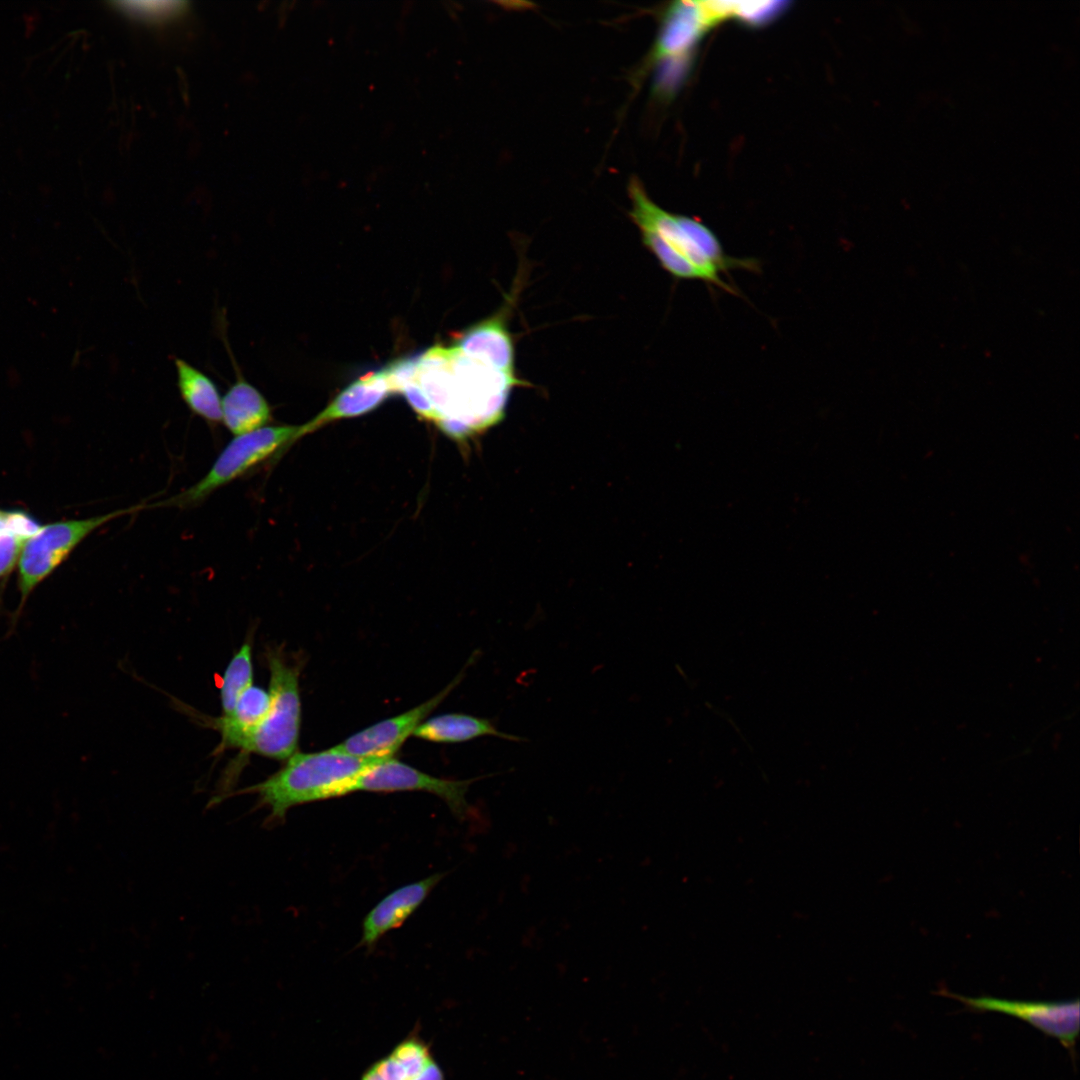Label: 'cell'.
<instances>
[{"instance_id": "cell-8", "label": "cell", "mask_w": 1080, "mask_h": 1080, "mask_svg": "<svg viewBox=\"0 0 1080 1080\" xmlns=\"http://www.w3.org/2000/svg\"><path fill=\"white\" fill-rule=\"evenodd\" d=\"M974 1011H993L1026 1021L1047 1036L1054 1037L1074 1055L1079 1033V1001L1023 1002L994 997H965L948 994Z\"/></svg>"}, {"instance_id": "cell-16", "label": "cell", "mask_w": 1080, "mask_h": 1080, "mask_svg": "<svg viewBox=\"0 0 1080 1080\" xmlns=\"http://www.w3.org/2000/svg\"><path fill=\"white\" fill-rule=\"evenodd\" d=\"M415 737L440 743H457L483 736H494L509 741H526L517 735L502 732L486 718L462 713H448L423 721L415 730Z\"/></svg>"}, {"instance_id": "cell-6", "label": "cell", "mask_w": 1080, "mask_h": 1080, "mask_svg": "<svg viewBox=\"0 0 1080 1080\" xmlns=\"http://www.w3.org/2000/svg\"><path fill=\"white\" fill-rule=\"evenodd\" d=\"M146 507L147 505H134L89 518L61 520L42 525L26 540L18 559L17 588L20 600L15 620L35 588L49 577L85 538L111 520Z\"/></svg>"}, {"instance_id": "cell-15", "label": "cell", "mask_w": 1080, "mask_h": 1080, "mask_svg": "<svg viewBox=\"0 0 1080 1080\" xmlns=\"http://www.w3.org/2000/svg\"><path fill=\"white\" fill-rule=\"evenodd\" d=\"M269 704L268 690L253 684L239 697L230 713L205 720L220 735L214 753L220 754L227 749L239 750L264 719Z\"/></svg>"}, {"instance_id": "cell-19", "label": "cell", "mask_w": 1080, "mask_h": 1080, "mask_svg": "<svg viewBox=\"0 0 1080 1080\" xmlns=\"http://www.w3.org/2000/svg\"><path fill=\"white\" fill-rule=\"evenodd\" d=\"M253 634L247 638L229 660L221 678L219 698L221 715L231 712L239 697L253 685Z\"/></svg>"}, {"instance_id": "cell-3", "label": "cell", "mask_w": 1080, "mask_h": 1080, "mask_svg": "<svg viewBox=\"0 0 1080 1080\" xmlns=\"http://www.w3.org/2000/svg\"><path fill=\"white\" fill-rule=\"evenodd\" d=\"M381 758H360L335 747L325 751L296 752L275 773L261 782L231 792L255 795L254 810L266 809L264 825L274 827L284 822L289 810L296 806L331 799L352 793L361 773Z\"/></svg>"}, {"instance_id": "cell-12", "label": "cell", "mask_w": 1080, "mask_h": 1080, "mask_svg": "<svg viewBox=\"0 0 1080 1080\" xmlns=\"http://www.w3.org/2000/svg\"><path fill=\"white\" fill-rule=\"evenodd\" d=\"M360 1080H446L431 1047L415 1031L373 1062Z\"/></svg>"}, {"instance_id": "cell-1", "label": "cell", "mask_w": 1080, "mask_h": 1080, "mask_svg": "<svg viewBox=\"0 0 1080 1080\" xmlns=\"http://www.w3.org/2000/svg\"><path fill=\"white\" fill-rule=\"evenodd\" d=\"M415 382L434 411V422L462 439L503 419L515 387L527 386L516 367L436 345L417 358Z\"/></svg>"}, {"instance_id": "cell-13", "label": "cell", "mask_w": 1080, "mask_h": 1080, "mask_svg": "<svg viewBox=\"0 0 1080 1080\" xmlns=\"http://www.w3.org/2000/svg\"><path fill=\"white\" fill-rule=\"evenodd\" d=\"M444 875L432 874L398 887L383 897L365 916L361 945L372 947L389 931L400 927L422 904Z\"/></svg>"}, {"instance_id": "cell-5", "label": "cell", "mask_w": 1080, "mask_h": 1080, "mask_svg": "<svg viewBox=\"0 0 1080 1080\" xmlns=\"http://www.w3.org/2000/svg\"><path fill=\"white\" fill-rule=\"evenodd\" d=\"M298 430L299 425H267L234 436L201 479L152 507L186 508L201 503L219 488L242 477L273 456H278L282 450L298 440Z\"/></svg>"}, {"instance_id": "cell-20", "label": "cell", "mask_w": 1080, "mask_h": 1080, "mask_svg": "<svg viewBox=\"0 0 1080 1080\" xmlns=\"http://www.w3.org/2000/svg\"><path fill=\"white\" fill-rule=\"evenodd\" d=\"M121 9L129 16L147 21L163 22L181 15L185 10L184 2H124Z\"/></svg>"}, {"instance_id": "cell-14", "label": "cell", "mask_w": 1080, "mask_h": 1080, "mask_svg": "<svg viewBox=\"0 0 1080 1080\" xmlns=\"http://www.w3.org/2000/svg\"><path fill=\"white\" fill-rule=\"evenodd\" d=\"M392 394L383 370L364 375L347 386L312 420L299 425L300 439L320 426L343 418L360 416L379 406Z\"/></svg>"}, {"instance_id": "cell-11", "label": "cell", "mask_w": 1080, "mask_h": 1080, "mask_svg": "<svg viewBox=\"0 0 1080 1080\" xmlns=\"http://www.w3.org/2000/svg\"><path fill=\"white\" fill-rule=\"evenodd\" d=\"M223 320L219 326L220 335L232 363L235 381L221 399L222 423L234 436H239L267 426L272 420V410L264 395L245 379L239 368L226 338Z\"/></svg>"}, {"instance_id": "cell-10", "label": "cell", "mask_w": 1080, "mask_h": 1080, "mask_svg": "<svg viewBox=\"0 0 1080 1080\" xmlns=\"http://www.w3.org/2000/svg\"><path fill=\"white\" fill-rule=\"evenodd\" d=\"M726 17L723 2L680 1L671 4L665 12L650 62L682 56L711 25Z\"/></svg>"}, {"instance_id": "cell-9", "label": "cell", "mask_w": 1080, "mask_h": 1080, "mask_svg": "<svg viewBox=\"0 0 1080 1080\" xmlns=\"http://www.w3.org/2000/svg\"><path fill=\"white\" fill-rule=\"evenodd\" d=\"M462 673L440 693L397 716L377 722L346 738L336 749L360 758H389L413 735L425 718L448 696Z\"/></svg>"}, {"instance_id": "cell-7", "label": "cell", "mask_w": 1080, "mask_h": 1080, "mask_svg": "<svg viewBox=\"0 0 1080 1080\" xmlns=\"http://www.w3.org/2000/svg\"><path fill=\"white\" fill-rule=\"evenodd\" d=\"M477 779L437 778L389 757L368 766L355 781L352 793L425 791L440 797L455 815L464 819L471 811L466 794L470 784Z\"/></svg>"}, {"instance_id": "cell-17", "label": "cell", "mask_w": 1080, "mask_h": 1080, "mask_svg": "<svg viewBox=\"0 0 1080 1080\" xmlns=\"http://www.w3.org/2000/svg\"><path fill=\"white\" fill-rule=\"evenodd\" d=\"M179 394L192 414L211 425L222 422L221 396L214 381L187 361L173 359Z\"/></svg>"}, {"instance_id": "cell-2", "label": "cell", "mask_w": 1080, "mask_h": 1080, "mask_svg": "<svg viewBox=\"0 0 1080 1080\" xmlns=\"http://www.w3.org/2000/svg\"><path fill=\"white\" fill-rule=\"evenodd\" d=\"M629 195V216L640 231L642 243L674 278L702 281L737 295L721 275L736 269L759 270V262L753 258L726 254L716 234L699 219L658 206L635 180L629 185Z\"/></svg>"}, {"instance_id": "cell-4", "label": "cell", "mask_w": 1080, "mask_h": 1080, "mask_svg": "<svg viewBox=\"0 0 1080 1080\" xmlns=\"http://www.w3.org/2000/svg\"><path fill=\"white\" fill-rule=\"evenodd\" d=\"M269 672L270 704L259 726L245 739L240 754L287 760L297 752L301 726L299 678L301 663L288 658L281 648L265 652Z\"/></svg>"}, {"instance_id": "cell-18", "label": "cell", "mask_w": 1080, "mask_h": 1080, "mask_svg": "<svg viewBox=\"0 0 1080 1080\" xmlns=\"http://www.w3.org/2000/svg\"><path fill=\"white\" fill-rule=\"evenodd\" d=\"M41 526L26 510L0 508V579L13 571L24 543Z\"/></svg>"}]
</instances>
